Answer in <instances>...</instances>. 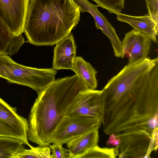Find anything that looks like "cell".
Here are the masks:
<instances>
[{
    "label": "cell",
    "mask_w": 158,
    "mask_h": 158,
    "mask_svg": "<svg viewBox=\"0 0 158 158\" xmlns=\"http://www.w3.org/2000/svg\"><path fill=\"white\" fill-rule=\"evenodd\" d=\"M101 119L107 135L151 133L158 123V63L145 59L125 65L102 90Z\"/></svg>",
    "instance_id": "6da1fadb"
},
{
    "label": "cell",
    "mask_w": 158,
    "mask_h": 158,
    "mask_svg": "<svg viewBox=\"0 0 158 158\" xmlns=\"http://www.w3.org/2000/svg\"><path fill=\"white\" fill-rule=\"evenodd\" d=\"M88 89L75 74L55 80L37 93L29 115L28 140L48 146L52 134L68 107L81 92Z\"/></svg>",
    "instance_id": "7a4b0ae2"
},
{
    "label": "cell",
    "mask_w": 158,
    "mask_h": 158,
    "mask_svg": "<svg viewBox=\"0 0 158 158\" xmlns=\"http://www.w3.org/2000/svg\"><path fill=\"white\" fill-rule=\"evenodd\" d=\"M73 0H30L23 32L27 42L52 46L71 33L80 17Z\"/></svg>",
    "instance_id": "3957f363"
},
{
    "label": "cell",
    "mask_w": 158,
    "mask_h": 158,
    "mask_svg": "<svg viewBox=\"0 0 158 158\" xmlns=\"http://www.w3.org/2000/svg\"><path fill=\"white\" fill-rule=\"evenodd\" d=\"M56 73L53 68L38 69L21 65L8 55H0V77L9 82L29 87L37 93L55 80Z\"/></svg>",
    "instance_id": "277c9868"
},
{
    "label": "cell",
    "mask_w": 158,
    "mask_h": 158,
    "mask_svg": "<svg viewBox=\"0 0 158 158\" xmlns=\"http://www.w3.org/2000/svg\"><path fill=\"white\" fill-rule=\"evenodd\" d=\"M119 140L114 147L119 158H149L158 148V127L152 134L145 131H132L116 134Z\"/></svg>",
    "instance_id": "5b68a950"
},
{
    "label": "cell",
    "mask_w": 158,
    "mask_h": 158,
    "mask_svg": "<svg viewBox=\"0 0 158 158\" xmlns=\"http://www.w3.org/2000/svg\"><path fill=\"white\" fill-rule=\"evenodd\" d=\"M102 124L101 119L79 115H64L52 134L51 143L62 145L70 140L93 130Z\"/></svg>",
    "instance_id": "8992f818"
},
{
    "label": "cell",
    "mask_w": 158,
    "mask_h": 158,
    "mask_svg": "<svg viewBox=\"0 0 158 158\" xmlns=\"http://www.w3.org/2000/svg\"><path fill=\"white\" fill-rule=\"evenodd\" d=\"M28 131L27 120L18 113L16 107L0 98V136L19 139L29 147Z\"/></svg>",
    "instance_id": "52a82bcc"
},
{
    "label": "cell",
    "mask_w": 158,
    "mask_h": 158,
    "mask_svg": "<svg viewBox=\"0 0 158 158\" xmlns=\"http://www.w3.org/2000/svg\"><path fill=\"white\" fill-rule=\"evenodd\" d=\"M30 0H0V19L15 36L23 32Z\"/></svg>",
    "instance_id": "ba28073f"
},
{
    "label": "cell",
    "mask_w": 158,
    "mask_h": 158,
    "mask_svg": "<svg viewBox=\"0 0 158 158\" xmlns=\"http://www.w3.org/2000/svg\"><path fill=\"white\" fill-rule=\"evenodd\" d=\"M102 105V90H85L76 97L64 115H79L101 119Z\"/></svg>",
    "instance_id": "9c48e42d"
},
{
    "label": "cell",
    "mask_w": 158,
    "mask_h": 158,
    "mask_svg": "<svg viewBox=\"0 0 158 158\" xmlns=\"http://www.w3.org/2000/svg\"><path fill=\"white\" fill-rule=\"evenodd\" d=\"M122 42L123 55L127 56L130 64L148 57L152 40L145 34L134 29L126 33Z\"/></svg>",
    "instance_id": "30bf717a"
},
{
    "label": "cell",
    "mask_w": 158,
    "mask_h": 158,
    "mask_svg": "<svg viewBox=\"0 0 158 158\" xmlns=\"http://www.w3.org/2000/svg\"><path fill=\"white\" fill-rule=\"evenodd\" d=\"M81 12H89L93 17L96 27L109 38L113 48L114 54H119L123 51L122 41L116 31L107 18L98 9V6L90 2L87 0H77Z\"/></svg>",
    "instance_id": "8fae6325"
},
{
    "label": "cell",
    "mask_w": 158,
    "mask_h": 158,
    "mask_svg": "<svg viewBox=\"0 0 158 158\" xmlns=\"http://www.w3.org/2000/svg\"><path fill=\"white\" fill-rule=\"evenodd\" d=\"M76 49L77 46L72 34L70 33L56 44L54 49L52 68L56 70L61 69L73 70Z\"/></svg>",
    "instance_id": "7c38bea8"
},
{
    "label": "cell",
    "mask_w": 158,
    "mask_h": 158,
    "mask_svg": "<svg viewBox=\"0 0 158 158\" xmlns=\"http://www.w3.org/2000/svg\"><path fill=\"white\" fill-rule=\"evenodd\" d=\"M99 136L98 129L92 130L68 141V158H80L90 149L98 145Z\"/></svg>",
    "instance_id": "4fadbf2b"
},
{
    "label": "cell",
    "mask_w": 158,
    "mask_h": 158,
    "mask_svg": "<svg viewBox=\"0 0 158 158\" xmlns=\"http://www.w3.org/2000/svg\"><path fill=\"white\" fill-rule=\"evenodd\" d=\"M116 15L118 21L128 23L134 29L148 35L152 41L157 43L158 28L148 14L140 16H133L121 13Z\"/></svg>",
    "instance_id": "5bb4252c"
},
{
    "label": "cell",
    "mask_w": 158,
    "mask_h": 158,
    "mask_svg": "<svg viewBox=\"0 0 158 158\" xmlns=\"http://www.w3.org/2000/svg\"><path fill=\"white\" fill-rule=\"evenodd\" d=\"M25 42L22 35L14 36L0 19V55L15 54Z\"/></svg>",
    "instance_id": "9a60e30c"
},
{
    "label": "cell",
    "mask_w": 158,
    "mask_h": 158,
    "mask_svg": "<svg viewBox=\"0 0 158 158\" xmlns=\"http://www.w3.org/2000/svg\"><path fill=\"white\" fill-rule=\"evenodd\" d=\"M89 89H95L97 87V72L89 62L81 56H76L73 70Z\"/></svg>",
    "instance_id": "2e32d148"
},
{
    "label": "cell",
    "mask_w": 158,
    "mask_h": 158,
    "mask_svg": "<svg viewBox=\"0 0 158 158\" xmlns=\"http://www.w3.org/2000/svg\"><path fill=\"white\" fill-rule=\"evenodd\" d=\"M23 143L14 138L0 136V156L2 158H15L25 148Z\"/></svg>",
    "instance_id": "e0dca14e"
},
{
    "label": "cell",
    "mask_w": 158,
    "mask_h": 158,
    "mask_svg": "<svg viewBox=\"0 0 158 158\" xmlns=\"http://www.w3.org/2000/svg\"><path fill=\"white\" fill-rule=\"evenodd\" d=\"M30 149L24 148L17 154L15 158H52L48 146L34 147L31 145Z\"/></svg>",
    "instance_id": "ac0fdd59"
},
{
    "label": "cell",
    "mask_w": 158,
    "mask_h": 158,
    "mask_svg": "<svg viewBox=\"0 0 158 158\" xmlns=\"http://www.w3.org/2000/svg\"><path fill=\"white\" fill-rule=\"evenodd\" d=\"M117 157L115 148H101L97 145L88 150L80 158H115Z\"/></svg>",
    "instance_id": "d6986e66"
},
{
    "label": "cell",
    "mask_w": 158,
    "mask_h": 158,
    "mask_svg": "<svg viewBox=\"0 0 158 158\" xmlns=\"http://www.w3.org/2000/svg\"><path fill=\"white\" fill-rule=\"evenodd\" d=\"M98 7L106 9L111 14L121 13L124 8L125 0H92Z\"/></svg>",
    "instance_id": "ffe728a7"
},
{
    "label": "cell",
    "mask_w": 158,
    "mask_h": 158,
    "mask_svg": "<svg viewBox=\"0 0 158 158\" xmlns=\"http://www.w3.org/2000/svg\"><path fill=\"white\" fill-rule=\"evenodd\" d=\"M148 11V15L150 17L158 28V0H145Z\"/></svg>",
    "instance_id": "44dd1931"
},
{
    "label": "cell",
    "mask_w": 158,
    "mask_h": 158,
    "mask_svg": "<svg viewBox=\"0 0 158 158\" xmlns=\"http://www.w3.org/2000/svg\"><path fill=\"white\" fill-rule=\"evenodd\" d=\"M48 146L52 153V158H68V149L63 148L62 145L55 143Z\"/></svg>",
    "instance_id": "7402d4cb"
},
{
    "label": "cell",
    "mask_w": 158,
    "mask_h": 158,
    "mask_svg": "<svg viewBox=\"0 0 158 158\" xmlns=\"http://www.w3.org/2000/svg\"><path fill=\"white\" fill-rule=\"evenodd\" d=\"M106 145L109 147H114V148L117 146L119 143V140L116 134H112L110 135Z\"/></svg>",
    "instance_id": "603a6c76"
}]
</instances>
